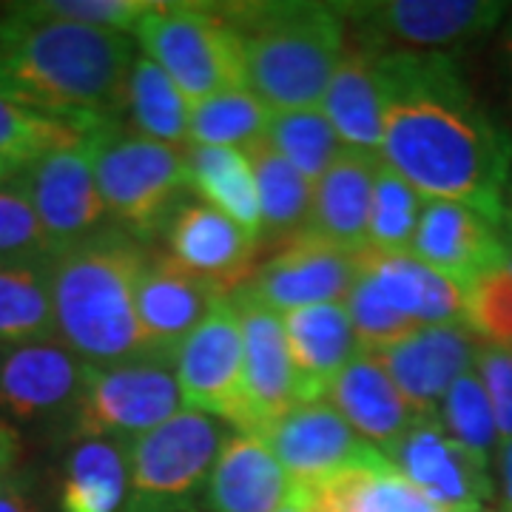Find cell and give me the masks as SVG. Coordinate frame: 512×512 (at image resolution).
Listing matches in <instances>:
<instances>
[{
    "instance_id": "1",
    "label": "cell",
    "mask_w": 512,
    "mask_h": 512,
    "mask_svg": "<svg viewBox=\"0 0 512 512\" xmlns=\"http://www.w3.org/2000/svg\"><path fill=\"white\" fill-rule=\"evenodd\" d=\"M387 80L382 160L430 200L504 222L512 137L476 103L453 55L382 52Z\"/></svg>"
},
{
    "instance_id": "2",
    "label": "cell",
    "mask_w": 512,
    "mask_h": 512,
    "mask_svg": "<svg viewBox=\"0 0 512 512\" xmlns=\"http://www.w3.org/2000/svg\"><path fill=\"white\" fill-rule=\"evenodd\" d=\"M134 40L12 3L0 15V97L77 131L126 109Z\"/></svg>"
},
{
    "instance_id": "3",
    "label": "cell",
    "mask_w": 512,
    "mask_h": 512,
    "mask_svg": "<svg viewBox=\"0 0 512 512\" xmlns=\"http://www.w3.org/2000/svg\"><path fill=\"white\" fill-rule=\"evenodd\" d=\"M146 259V245L114 225L52 256L57 339L83 362L120 365L157 356L137 313Z\"/></svg>"
},
{
    "instance_id": "4",
    "label": "cell",
    "mask_w": 512,
    "mask_h": 512,
    "mask_svg": "<svg viewBox=\"0 0 512 512\" xmlns=\"http://www.w3.org/2000/svg\"><path fill=\"white\" fill-rule=\"evenodd\" d=\"M242 46L248 92L271 111L316 109L348 49L336 3H220Z\"/></svg>"
},
{
    "instance_id": "5",
    "label": "cell",
    "mask_w": 512,
    "mask_h": 512,
    "mask_svg": "<svg viewBox=\"0 0 512 512\" xmlns=\"http://www.w3.org/2000/svg\"><path fill=\"white\" fill-rule=\"evenodd\" d=\"M86 143L111 225L146 245L191 191L185 148L128 131L120 120L86 131Z\"/></svg>"
},
{
    "instance_id": "6",
    "label": "cell",
    "mask_w": 512,
    "mask_h": 512,
    "mask_svg": "<svg viewBox=\"0 0 512 512\" xmlns=\"http://www.w3.org/2000/svg\"><path fill=\"white\" fill-rule=\"evenodd\" d=\"M143 55L157 63L194 106L225 92H248L237 32L208 3H154L134 29Z\"/></svg>"
},
{
    "instance_id": "7",
    "label": "cell",
    "mask_w": 512,
    "mask_h": 512,
    "mask_svg": "<svg viewBox=\"0 0 512 512\" xmlns=\"http://www.w3.org/2000/svg\"><path fill=\"white\" fill-rule=\"evenodd\" d=\"M234 427L200 410H183L128 441V498L123 512H185L205 490Z\"/></svg>"
},
{
    "instance_id": "8",
    "label": "cell",
    "mask_w": 512,
    "mask_h": 512,
    "mask_svg": "<svg viewBox=\"0 0 512 512\" xmlns=\"http://www.w3.org/2000/svg\"><path fill=\"white\" fill-rule=\"evenodd\" d=\"M183 410L177 367L168 356L92 365L69 421V439L134 441Z\"/></svg>"
},
{
    "instance_id": "9",
    "label": "cell",
    "mask_w": 512,
    "mask_h": 512,
    "mask_svg": "<svg viewBox=\"0 0 512 512\" xmlns=\"http://www.w3.org/2000/svg\"><path fill=\"white\" fill-rule=\"evenodd\" d=\"M336 6L350 40L373 52L424 55H450L473 46L507 12V3L495 0H376Z\"/></svg>"
},
{
    "instance_id": "10",
    "label": "cell",
    "mask_w": 512,
    "mask_h": 512,
    "mask_svg": "<svg viewBox=\"0 0 512 512\" xmlns=\"http://www.w3.org/2000/svg\"><path fill=\"white\" fill-rule=\"evenodd\" d=\"M174 367L185 410H200L231 424L239 433H254L245 390L242 328L231 296H222L214 311L180 345L174 353Z\"/></svg>"
},
{
    "instance_id": "11",
    "label": "cell",
    "mask_w": 512,
    "mask_h": 512,
    "mask_svg": "<svg viewBox=\"0 0 512 512\" xmlns=\"http://www.w3.org/2000/svg\"><path fill=\"white\" fill-rule=\"evenodd\" d=\"M18 183L32 202L46 237L55 245V254L111 228L106 202L94 180L86 134L74 146L57 148L23 165Z\"/></svg>"
},
{
    "instance_id": "12",
    "label": "cell",
    "mask_w": 512,
    "mask_h": 512,
    "mask_svg": "<svg viewBox=\"0 0 512 512\" xmlns=\"http://www.w3.org/2000/svg\"><path fill=\"white\" fill-rule=\"evenodd\" d=\"M259 436L271 447L293 487L302 490L387 458L382 450L367 444L328 399L296 404Z\"/></svg>"
},
{
    "instance_id": "13",
    "label": "cell",
    "mask_w": 512,
    "mask_h": 512,
    "mask_svg": "<svg viewBox=\"0 0 512 512\" xmlns=\"http://www.w3.org/2000/svg\"><path fill=\"white\" fill-rule=\"evenodd\" d=\"M89 367L60 339L0 350V419L12 427L72 421Z\"/></svg>"
},
{
    "instance_id": "14",
    "label": "cell",
    "mask_w": 512,
    "mask_h": 512,
    "mask_svg": "<svg viewBox=\"0 0 512 512\" xmlns=\"http://www.w3.org/2000/svg\"><path fill=\"white\" fill-rule=\"evenodd\" d=\"M387 458L441 512H493L490 461L450 439L439 416L421 419Z\"/></svg>"
},
{
    "instance_id": "15",
    "label": "cell",
    "mask_w": 512,
    "mask_h": 512,
    "mask_svg": "<svg viewBox=\"0 0 512 512\" xmlns=\"http://www.w3.org/2000/svg\"><path fill=\"white\" fill-rule=\"evenodd\" d=\"M356 279L359 254L305 234L285 245L274 259H268L242 288L256 302L282 316L299 308L342 302L348 299Z\"/></svg>"
},
{
    "instance_id": "16",
    "label": "cell",
    "mask_w": 512,
    "mask_h": 512,
    "mask_svg": "<svg viewBox=\"0 0 512 512\" xmlns=\"http://www.w3.org/2000/svg\"><path fill=\"white\" fill-rule=\"evenodd\" d=\"M410 254L467 291L481 276L504 268L512 248L501 234V225L490 222L484 214L461 202L424 197Z\"/></svg>"
},
{
    "instance_id": "17",
    "label": "cell",
    "mask_w": 512,
    "mask_h": 512,
    "mask_svg": "<svg viewBox=\"0 0 512 512\" xmlns=\"http://www.w3.org/2000/svg\"><path fill=\"white\" fill-rule=\"evenodd\" d=\"M478 348L481 339L467 325H430L370 356L382 362L421 419H436L447 390L476 370Z\"/></svg>"
},
{
    "instance_id": "18",
    "label": "cell",
    "mask_w": 512,
    "mask_h": 512,
    "mask_svg": "<svg viewBox=\"0 0 512 512\" xmlns=\"http://www.w3.org/2000/svg\"><path fill=\"white\" fill-rule=\"evenodd\" d=\"M242 328V356H245V390L251 404V424L259 436L276 419L305 402L302 384L293 367L282 316L256 302L245 288L231 293Z\"/></svg>"
},
{
    "instance_id": "19",
    "label": "cell",
    "mask_w": 512,
    "mask_h": 512,
    "mask_svg": "<svg viewBox=\"0 0 512 512\" xmlns=\"http://www.w3.org/2000/svg\"><path fill=\"white\" fill-rule=\"evenodd\" d=\"M163 234L168 256L222 293H234L251 282L259 239L208 202L185 197L165 222Z\"/></svg>"
},
{
    "instance_id": "20",
    "label": "cell",
    "mask_w": 512,
    "mask_h": 512,
    "mask_svg": "<svg viewBox=\"0 0 512 512\" xmlns=\"http://www.w3.org/2000/svg\"><path fill=\"white\" fill-rule=\"evenodd\" d=\"M222 293L208 279L191 274L174 256L148 254L137 282V313L157 356L174 359L185 339L214 311Z\"/></svg>"
},
{
    "instance_id": "21",
    "label": "cell",
    "mask_w": 512,
    "mask_h": 512,
    "mask_svg": "<svg viewBox=\"0 0 512 512\" xmlns=\"http://www.w3.org/2000/svg\"><path fill=\"white\" fill-rule=\"evenodd\" d=\"M319 106L345 146L382 157L387 109L382 52H373L348 37V49Z\"/></svg>"
},
{
    "instance_id": "22",
    "label": "cell",
    "mask_w": 512,
    "mask_h": 512,
    "mask_svg": "<svg viewBox=\"0 0 512 512\" xmlns=\"http://www.w3.org/2000/svg\"><path fill=\"white\" fill-rule=\"evenodd\" d=\"M350 427L384 456L416 427L421 416L407 404L382 362L370 353H359L325 396Z\"/></svg>"
},
{
    "instance_id": "23",
    "label": "cell",
    "mask_w": 512,
    "mask_h": 512,
    "mask_svg": "<svg viewBox=\"0 0 512 512\" xmlns=\"http://www.w3.org/2000/svg\"><path fill=\"white\" fill-rule=\"evenodd\" d=\"M293 490L265 439L234 430L205 484V507L208 512H276Z\"/></svg>"
},
{
    "instance_id": "24",
    "label": "cell",
    "mask_w": 512,
    "mask_h": 512,
    "mask_svg": "<svg viewBox=\"0 0 512 512\" xmlns=\"http://www.w3.org/2000/svg\"><path fill=\"white\" fill-rule=\"evenodd\" d=\"M379 154L348 148L333 160L322 180L313 185L308 234L350 254L367 251V222L373 202V180Z\"/></svg>"
},
{
    "instance_id": "25",
    "label": "cell",
    "mask_w": 512,
    "mask_h": 512,
    "mask_svg": "<svg viewBox=\"0 0 512 512\" xmlns=\"http://www.w3.org/2000/svg\"><path fill=\"white\" fill-rule=\"evenodd\" d=\"M282 328L305 402L325 399L330 384L362 353V342L342 302L282 313Z\"/></svg>"
},
{
    "instance_id": "26",
    "label": "cell",
    "mask_w": 512,
    "mask_h": 512,
    "mask_svg": "<svg viewBox=\"0 0 512 512\" xmlns=\"http://www.w3.org/2000/svg\"><path fill=\"white\" fill-rule=\"evenodd\" d=\"M359 268L379 285L384 299L419 328L467 325L464 288H458L453 279L441 276L413 254L362 251Z\"/></svg>"
},
{
    "instance_id": "27",
    "label": "cell",
    "mask_w": 512,
    "mask_h": 512,
    "mask_svg": "<svg viewBox=\"0 0 512 512\" xmlns=\"http://www.w3.org/2000/svg\"><path fill=\"white\" fill-rule=\"evenodd\" d=\"M126 498L128 441H74L60 476V512H123Z\"/></svg>"
},
{
    "instance_id": "28",
    "label": "cell",
    "mask_w": 512,
    "mask_h": 512,
    "mask_svg": "<svg viewBox=\"0 0 512 512\" xmlns=\"http://www.w3.org/2000/svg\"><path fill=\"white\" fill-rule=\"evenodd\" d=\"M254 165L256 194H259V214L262 231L259 242L291 245L293 239L308 234L313 205V185L293 168L268 140H259L245 148Z\"/></svg>"
},
{
    "instance_id": "29",
    "label": "cell",
    "mask_w": 512,
    "mask_h": 512,
    "mask_svg": "<svg viewBox=\"0 0 512 512\" xmlns=\"http://www.w3.org/2000/svg\"><path fill=\"white\" fill-rule=\"evenodd\" d=\"M185 157H188L191 191L259 239L262 214H259L254 165L248 154L242 148L188 146Z\"/></svg>"
},
{
    "instance_id": "30",
    "label": "cell",
    "mask_w": 512,
    "mask_h": 512,
    "mask_svg": "<svg viewBox=\"0 0 512 512\" xmlns=\"http://www.w3.org/2000/svg\"><path fill=\"white\" fill-rule=\"evenodd\" d=\"M305 493L313 512H441L390 464V458L353 467Z\"/></svg>"
},
{
    "instance_id": "31",
    "label": "cell",
    "mask_w": 512,
    "mask_h": 512,
    "mask_svg": "<svg viewBox=\"0 0 512 512\" xmlns=\"http://www.w3.org/2000/svg\"><path fill=\"white\" fill-rule=\"evenodd\" d=\"M52 259L0 265V348L57 339Z\"/></svg>"
},
{
    "instance_id": "32",
    "label": "cell",
    "mask_w": 512,
    "mask_h": 512,
    "mask_svg": "<svg viewBox=\"0 0 512 512\" xmlns=\"http://www.w3.org/2000/svg\"><path fill=\"white\" fill-rule=\"evenodd\" d=\"M126 111L134 131L165 146H188V117L191 103L171 83V77L151 63L146 55L134 57L128 74Z\"/></svg>"
},
{
    "instance_id": "33",
    "label": "cell",
    "mask_w": 512,
    "mask_h": 512,
    "mask_svg": "<svg viewBox=\"0 0 512 512\" xmlns=\"http://www.w3.org/2000/svg\"><path fill=\"white\" fill-rule=\"evenodd\" d=\"M271 109L254 92H225L191 106L188 146L251 148L265 140Z\"/></svg>"
},
{
    "instance_id": "34",
    "label": "cell",
    "mask_w": 512,
    "mask_h": 512,
    "mask_svg": "<svg viewBox=\"0 0 512 512\" xmlns=\"http://www.w3.org/2000/svg\"><path fill=\"white\" fill-rule=\"evenodd\" d=\"M265 140L311 185L319 183L333 160L345 151V143L322 109L271 111Z\"/></svg>"
},
{
    "instance_id": "35",
    "label": "cell",
    "mask_w": 512,
    "mask_h": 512,
    "mask_svg": "<svg viewBox=\"0 0 512 512\" xmlns=\"http://www.w3.org/2000/svg\"><path fill=\"white\" fill-rule=\"evenodd\" d=\"M424 197L399 171L379 160L373 180V202L367 222V251L376 254H410L419 231Z\"/></svg>"
},
{
    "instance_id": "36",
    "label": "cell",
    "mask_w": 512,
    "mask_h": 512,
    "mask_svg": "<svg viewBox=\"0 0 512 512\" xmlns=\"http://www.w3.org/2000/svg\"><path fill=\"white\" fill-rule=\"evenodd\" d=\"M439 421L450 439H456L470 453L487 458V461L493 456L495 444H501L498 430H495L493 407H490L487 390H484L476 370L464 373L447 390V396L441 399Z\"/></svg>"
},
{
    "instance_id": "37",
    "label": "cell",
    "mask_w": 512,
    "mask_h": 512,
    "mask_svg": "<svg viewBox=\"0 0 512 512\" xmlns=\"http://www.w3.org/2000/svg\"><path fill=\"white\" fill-rule=\"evenodd\" d=\"M83 140V131L52 117H43L0 97V157L15 163H32L37 157L74 146Z\"/></svg>"
},
{
    "instance_id": "38",
    "label": "cell",
    "mask_w": 512,
    "mask_h": 512,
    "mask_svg": "<svg viewBox=\"0 0 512 512\" xmlns=\"http://www.w3.org/2000/svg\"><path fill=\"white\" fill-rule=\"evenodd\" d=\"M345 308H348L353 330H356L365 353H379V350L402 342L413 330H419L413 319H407L384 299L379 285L362 268H359L356 285L350 288L348 299H345Z\"/></svg>"
},
{
    "instance_id": "39",
    "label": "cell",
    "mask_w": 512,
    "mask_h": 512,
    "mask_svg": "<svg viewBox=\"0 0 512 512\" xmlns=\"http://www.w3.org/2000/svg\"><path fill=\"white\" fill-rule=\"evenodd\" d=\"M55 245L49 242L35 208L23 194L18 180L0 188V265L6 262H40L52 259Z\"/></svg>"
},
{
    "instance_id": "40",
    "label": "cell",
    "mask_w": 512,
    "mask_h": 512,
    "mask_svg": "<svg viewBox=\"0 0 512 512\" xmlns=\"http://www.w3.org/2000/svg\"><path fill=\"white\" fill-rule=\"evenodd\" d=\"M467 328L484 345L512 348V271L504 265L481 276L467 291Z\"/></svg>"
},
{
    "instance_id": "41",
    "label": "cell",
    "mask_w": 512,
    "mask_h": 512,
    "mask_svg": "<svg viewBox=\"0 0 512 512\" xmlns=\"http://www.w3.org/2000/svg\"><path fill=\"white\" fill-rule=\"evenodd\" d=\"M32 6L52 18L128 35L154 9V0H32Z\"/></svg>"
},
{
    "instance_id": "42",
    "label": "cell",
    "mask_w": 512,
    "mask_h": 512,
    "mask_svg": "<svg viewBox=\"0 0 512 512\" xmlns=\"http://www.w3.org/2000/svg\"><path fill=\"white\" fill-rule=\"evenodd\" d=\"M476 373L493 407L498 441H512V348L484 345L478 348Z\"/></svg>"
},
{
    "instance_id": "43",
    "label": "cell",
    "mask_w": 512,
    "mask_h": 512,
    "mask_svg": "<svg viewBox=\"0 0 512 512\" xmlns=\"http://www.w3.org/2000/svg\"><path fill=\"white\" fill-rule=\"evenodd\" d=\"M20 456V436L9 421L0 419V487L15 476V464Z\"/></svg>"
},
{
    "instance_id": "44",
    "label": "cell",
    "mask_w": 512,
    "mask_h": 512,
    "mask_svg": "<svg viewBox=\"0 0 512 512\" xmlns=\"http://www.w3.org/2000/svg\"><path fill=\"white\" fill-rule=\"evenodd\" d=\"M0 512H40L32 493L18 476H12L0 487Z\"/></svg>"
},
{
    "instance_id": "45",
    "label": "cell",
    "mask_w": 512,
    "mask_h": 512,
    "mask_svg": "<svg viewBox=\"0 0 512 512\" xmlns=\"http://www.w3.org/2000/svg\"><path fill=\"white\" fill-rule=\"evenodd\" d=\"M498 476H501V498L504 510L512 512V441L498 447Z\"/></svg>"
},
{
    "instance_id": "46",
    "label": "cell",
    "mask_w": 512,
    "mask_h": 512,
    "mask_svg": "<svg viewBox=\"0 0 512 512\" xmlns=\"http://www.w3.org/2000/svg\"><path fill=\"white\" fill-rule=\"evenodd\" d=\"M276 512H313L311 498H308L305 490H299V487H296L291 498H288V501H285V504H282Z\"/></svg>"
},
{
    "instance_id": "47",
    "label": "cell",
    "mask_w": 512,
    "mask_h": 512,
    "mask_svg": "<svg viewBox=\"0 0 512 512\" xmlns=\"http://www.w3.org/2000/svg\"><path fill=\"white\" fill-rule=\"evenodd\" d=\"M501 228H504V237H507L512 248V174L510 183H507V191H504V222H501Z\"/></svg>"
},
{
    "instance_id": "48",
    "label": "cell",
    "mask_w": 512,
    "mask_h": 512,
    "mask_svg": "<svg viewBox=\"0 0 512 512\" xmlns=\"http://www.w3.org/2000/svg\"><path fill=\"white\" fill-rule=\"evenodd\" d=\"M20 168H23V163H15V160L0 157V188H3V185H9L12 180H18Z\"/></svg>"
},
{
    "instance_id": "49",
    "label": "cell",
    "mask_w": 512,
    "mask_h": 512,
    "mask_svg": "<svg viewBox=\"0 0 512 512\" xmlns=\"http://www.w3.org/2000/svg\"><path fill=\"white\" fill-rule=\"evenodd\" d=\"M504 46H507V57H510V77H512V20L507 26V37H504Z\"/></svg>"
},
{
    "instance_id": "50",
    "label": "cell",
    "mask_w": 512,
    "mask_h": 512,
    "mask_svg": "<svg viewBox=\"0 0 512 512\" xmlns=\"http://www.w3.org/2000/svg\"><path fill=\"white\" fill-rule=\"evenodd\" d=\"M507 268H510V271H512V256H510V262H507Z\"/></svg>"
},
{
    "instance_id": "51",
    "label": "cell",
    "mask_w": 512,
    "mask_h": 512,
    "mask_svg": "<svg viewBox=\"0 0 512 512\" xmlns=\"http://www.w3.org/2000/svg\"><path fill=\"white\" fill-rule=\"evenodd\" d=\"M493 512H507V510H493Z\"/></svg>"
}]
</instances>
